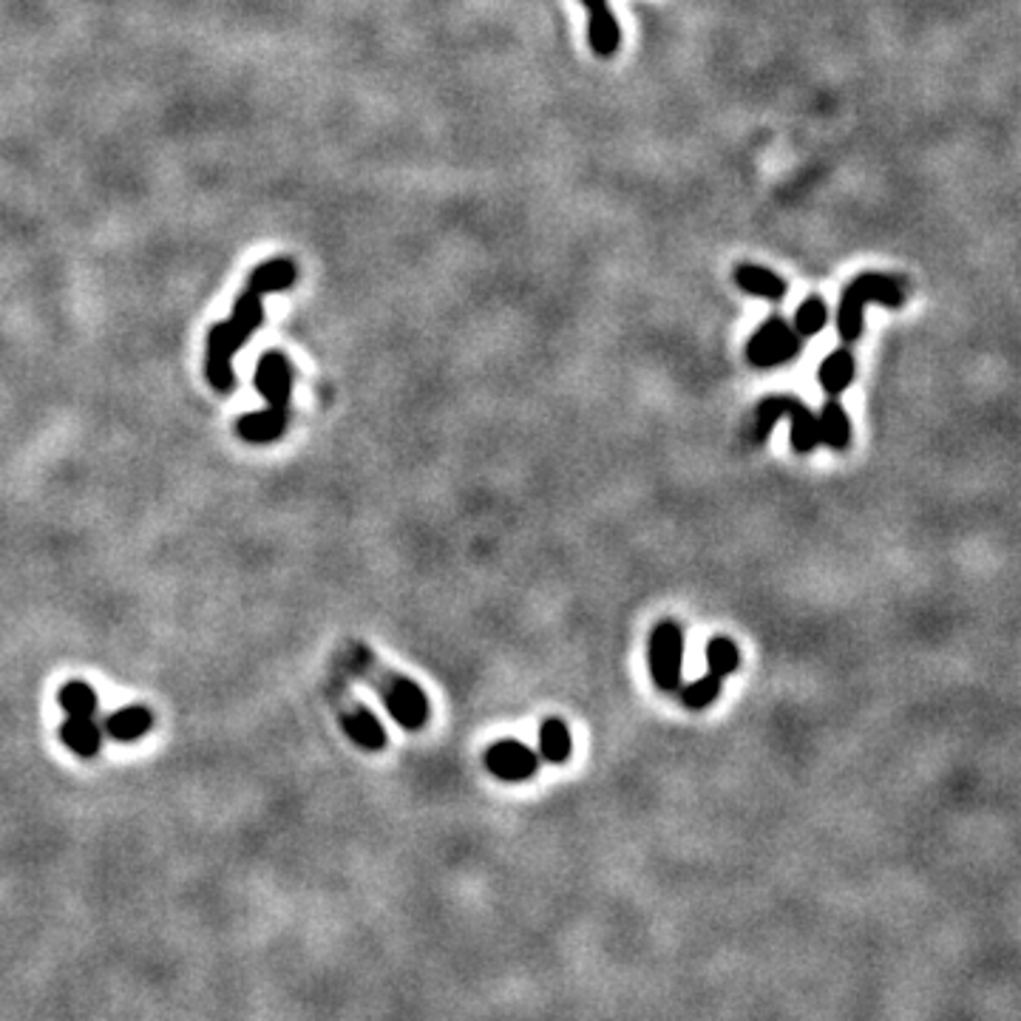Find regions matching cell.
Instances as JSON below:
<instances>
[{"instance_id": "ac0fdd59", "label": "cell", "mask_w": 1021, "mask_h": 1021, "mask_svg": "<svg viewBox=\"0 0 1021 1021\" xmlns=\"http://www.w3.org/2000/svg\"><path fill=\"white\" fill-rule=\"evenodd\" d=\"M720 686H724V679L707 672V676H701V679L690 681V684H681V704H684L686 709H693V713H701V709L713 707L715 701H718Z\"/></svg>"}, {"instance_id": "30bf717a", "label": "cell", "mask_w": 1021, "mask_h": 1021, "mask_svg": "<svg viewBox=\"0 0 1021 1021\" xmlns=\"http://www.w3.org/2000/svg\"><path fill=\"white\" fill-rule=\"evenodd\" d=\"M483 763L485 770L497 777V781H503V784H523V781H531L539 772L537 752H533L531 747H525V743L514 741V738L491 743V747L485 749Z\"/></svg>"}, {"instance_id": "3957f363", "label": "cell", "mask_w": 1021, "mask_h": 1021, "mask_svg": "<svg viewBox=\"0 0 1021 1021\" xmlns=\"http://www.w3.org/2000/svg\"><path fill=\"white\" fill-rule=\"evenodd\" d=\"M256 389L265 395L267 407L261 412L242 414L236 432L245 443L267 446L284 437L290 423V398H293V366L284 352H265L256 366Z\"/></svg>"}, {"instance_id": "5bb4252c", "label": "cell", "mask_w": 1021, "mask_h": 1021, "mask_svg": "<svg viewBox=\"0 0 1021 1021\" xmlns=\"http://www.w3.org/2000/svg\"><path fill=\"white\" fill-rule=\"evenodd\" d=\"M735 284L749 295L766 298L772 304H781L786 298V281L777 273H772L770 267L761 265H738L735 270Z\"/></svg>"}, {"instance_id": "52a82bcc", "label": "cell", "mask_w": 1021, "mask_h": 1021, "mask_svg": "<svg viewBox=\"0 0 1021 1021\" xmlns=\"http://www.w3.org/2000/svg\"><path fill=\"white\" fill-rule=\"evenodd\" d=\"M789 418L791 423V448L798 451V455H812L814 448L820 446L818 437V414L812 409L806 407L800 398H791V395H770V398H763L755 409V426H752V443H766V437L772 434V429L777 426V420Z\"/></svg>"}, {"instance_id": "8992f818", "label": "cell", "mask_w": 1021, "mask_h": 1021, "mask_svg": "<svg viewBox=\"0 0 1021 1021\" xmlns=\"http://www.w3.org/2000/svg\"><path fill=\"white\" fill-rule=\"evenodd\" d=\"M324 695H327L329 707L336 709L338 724H341V729L347 732V738H350L357 749H364V752H384V749L389 747V735L380 727L378 715L355 699V693H352L343 676L332 672V676L324 681Z\"/></svg>"}, {"instance_id": "ba28073f", "label": "cell", "mask_w": 1021, "mask_h": 1021, "mask_svg": "<svg viewBox=\"0 0 1021 1021\" xmlns=\"http://www.w3.org/2000/svg\"><path fill=\"white\" fill-rule=\"evenodd\" d=\"M650 679L661 693H679L684 672V627L672 619L658 622L650 633L647 647Z\"/></svg>"}, {"instance_id": "7c38bea8", "label": "cell", "mask_w": 1021, "mask_h": 1021, "mask_svg": "<svg viewBox=\"0 0 1021 1021\" xmlns=\"http://www.w3.org/2000/svg\"><path fill=\"white\" fill-rule=\"evenodd\" d=\"M103 729L108 738L119 743H133L145 738L151 729H154V713L145 707V704H131V707L114 709L112 715H105Z\"/></svg>"}, {"instance_id": "277c9868", "label": "cell", "mask_w": 1021, "mask_h": 1021, "mask_svg": "<svg viewBox=\"0 0 1021 1021\" xmlns=\"http://www.w3.org/2000/svg\"><path fill=\"white\" fill-rule=\"evenodd\" d=\"M868 304H882L889 309H900L905 304V290L900 279L885 273H862L840 295L837 307V332L840 341L857 343L866 329V307Z\"/></svg>"}, {"instance_id": "8fae6325", "label": "cell", "mask_w": 1021, "mask_h": 1021, "mask_svg": "<svg viewBox=\"0 0 1021 1021\" xmlns=\"http://www.w3.org/2000/svg\"><path fill=\"white\" fill-rule=\"evenodd\" d=\"M582 7L588 9L590 23H588V40L590 49H594L596 57H613L622 46V28H619V21H615V14L610 12L608 0H582Z\"/></svg>"}, {"instance_id": "e0dca14e", "label": "cell", "mask_w": 1021, "mask_h": 1021, "mask_svg": "<svg viewBox=\"0 0 1021 1021\" xmlns=\"http://www.w3.org/2000/svg\"><path fill=\"white\" fill-rule=\"evenodd\" d=\"M707 667L718 679H729L741 667V650L738 644L727 636H715L707 644Z\"/></svg>"}, {"instance_id": "2e32d148", "label": "cell", "mask_w": 1021, "mask_h": 1021, "mask_svg": "<svg viewBox=\"0 0 1021 1021\" xmlns=\"http://www.w3.org/2000/svg\"><path fill=\"white\" fill-rule=\"evenodd\" d=\"M854 375H857V361H854L848 347H840L832 355H825L818 372L823 392L832 395V398H840V395L846 392L848 386L854 384Z\"/></svg>"}, {"instance_id": "4fadbf2b", "label": "cell", "mask_w": 1021, "mask_h": 1021, "mask_svg": "<svg viewBox=\"0 0 1021 1021\" xmlns=\"http://www.w3.org/2000/svg\"><path fill=\"white\" fill-rule=\"evenodd\" d=\"M818 437L820 446H829L832 451H846L852 446V418L843 409L837 398L825 400V407L818 414Z\"/></svg>"}, {"instance_id": "7a4b0ae2", "label": "cell", "mask_w": 1021, "mask_h": 1021, "mask_svg": "<svg viewBox=\"0 0 1021 1021\" xmlns=\"http://www.w3.org/2000/svg\"><path fill=\"white\" fill-rule=\"evenodd\" d=\"M338 665H341V670L350 672L352 679L364 681L369 690H375V695L384 701L386 713L392 715L400 729L420 732V729L426 727L432 707H429V695L423 693V686L395 670V667L384 665L366 644H343Z\"/></svg>"}, {"instance_id": "6da1fadb", "label": "cell", "mask_w": 1021, "mask_h": 1021, "mask_svg": "<svg viewBox=\"0 0 1021 1021\" xmlns=\"http://www.w3.org/2000/svg\"><path fill=\"white\" fill-rule=\"evenodd\" d=\"M298 281V267L290 259H270L247 275L245 290L238 293L233 313L224 321L213 324L208 332V352H204V378L219 395H231L236 389L233 357L256 336L265 324V295L290 290Z\"/></svg>"}, {"instance_id": "9a60e30c", "label": "cell", "mask_w": 1021, "mask_h": 1021, "mask_svg": "<svg viewBox=\"0 0 1021 1021\" xmlns=\"http://www.w3.org/2000/svg\"><path fill=\"white\" fill-rule=\"evenodd\" d=\"M537 755L545 763L562 766L574 755V735L562 718H545L539 724V747Z\"/></svg>"}, {"instance_id": "5b68a950", "label": "cell", "mask_w": 1021, "mask_h": 1021, "mask_svg": "<svg viewBox=\"0 0 1021 1021\" xmlns=\"http://www.w3.org/2000/svg\"><path fill=\"white\" fill-rule=\"evenodd\" d=\"M57 701L63 707L66 720L60 724V741L78 758H97L103 747V729L97 724V693L83 679H71L60 686Z\"/></svg>"}, {"instance_id": "d6986e66", "label": "cell", "mask_w": 1021, "mask_h": 1021, "mask_svg": "<svg viewBox=\"0 0 1021 1021\" xmlns=\"http://www.w3.org/2000/svg\"><path fill=\"white\" fill-rule=\"evenodd\" d=\"M825 324H829V307H825V302L820 295H812V298H806L798 307L791 329H795L800 338H812L818 336V332H823Z\"/></svg>"}, {"instance_id": "9c48e42d", "label": "cell", "mask_w": 1021, "mask_h": 1021, "mask_svg": "<svg viewBox=\"0 0 1021 1021\" xmlns=\"http://www.w3.org/2000/svg\"><path fill=\"white\" fill-rule=\"evenodd\" d=\"M803 350V338L791 329V324L781 315H772L758 327V332L747 341V361L755 369H775L800 355Z\"/></svg>"}]
</instances>
